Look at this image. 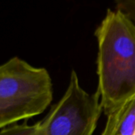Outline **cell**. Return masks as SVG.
Wrapping results in <instances>:
<instances>
[{"label": "cell", "mask_w": 135, "mask_h": 135, "mask_svg": "<svg viewBox=\"0 0 135 135\" xmlns=\"http://www.w3.org/2000/svg\"><path fill=\"white\" fill-rule=\"evenodd\" d=\"M95 36L98 91L108 115L135 97V24L122 11L108 10Z\"/></svg>", "instance_id": "1"}, {"label": "cell", "mask_w": 135, "mask_h": 135, "mask_svg": "<svg viewBox=\"0 0 135 135\" xmlns=\"http://www.w3.org/2000/svg\"><path fill=\"white\" fill-rule=\"evenodd\" d=\"M135 134V97L107 115L105 129L101 135Z\"/></svg>", "instance_id": "4"}, {"label": "cell", "mask_w": 135, "mask_h": 135, "mask_svg": "<svg viewBox=\"0 0 135 135\" xmlns=\"http://www.w3.org/2000/svg\"><path fill=\"white\" fill-rule=\"evenodd\" d=\"M102 111L98 90L88 94L73 71L66 92L42 120L11 125L0 130V135H93Z\"/></svg>", "instance_id": "3"}, {"label": "cell", "mask_w": 135, "mask_h": 135, "mask_svg": "<svg viewBox=\"0 0 135 135\" xmlns=\"http://www.w3.org/2000/svg\"><path fill=\"white\" fill-rule=\"evenodd\" d=\"M117 9L125 13L135 24V0H117Z\"/></svg>", "instance_id": "5"}, {"label": "cell", "mask_w": 135, "mask_h": 135, "mask_svg": "<svg viewBox=\"0 0 135 135\" xmlns=\"http://www.w3.org/2000/svg\"><path fill=\"white\" fill-rule=\"evenodd\" d=\"M134 135H135V134H134Z\"/></svg>", "instance_id": "6"}, {"label": "cell", "mask_w": 135, "mask_h": 135, "mask_svg": "<svg viewBox=\"0 0 135 135\" xmlns=\"http://www.w3.org/2000/svg\"><path fill=\"white\" fill-rule=\"evenodd\" d=\"M52 100L49 72L15 56L0 64V130L43 113Z\"/></svg>", "instance_id": "2"}]
</instances>
